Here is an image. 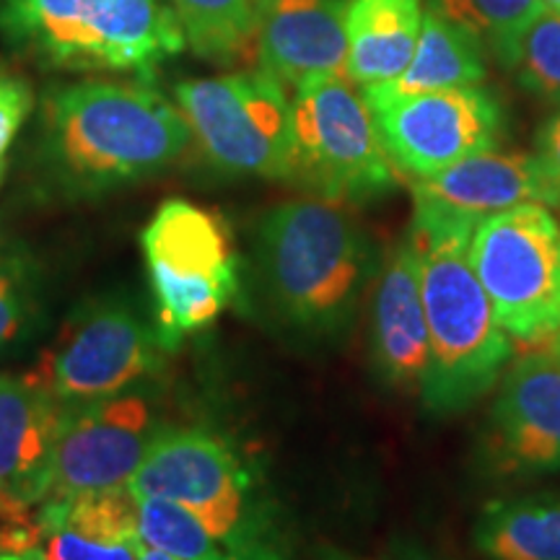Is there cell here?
Segmentation results:
<instances>
[{"label": "cell", "instance_id": "18", "mask_svg": "<svg viewBox=\"0 0 560 560\" xmlns=\"http://www.w3.org/2000/svg\"><path fill=\"white\" fill-rule=\"evenodd\" d=\"M68 408L26 376L0 374V509L39 506L47 462Z\"/></svg>", "mask_w": 560, "mask_h": 560}, {"label": "cell", "instance_id": "31", "mask_svg": "<svg viewBox=\"0 0 560 560\" xmlns=\"http://www.w3.org/2000/svg\"><path fill=\"white\" fill-rule=\"evenodd\" d=\"M0 560H42V558L34 556V552H30V556H13V552L0 550Z\"/></svg>", "mask_w": 560, "mask_h": 560}, {"label": "cell", "instance_id": "25", "mask_svg": "<svg viewBox=\"0 0 560 560\" xmlns=\"http://www.w3.org/2000/svg\"><path fill=\"white\" fill-rule=\"evenodd\" d=\"M520 83L535 96L560 102V13L545 9L524 37L520 62Z\"/></svg>", "mask_w": 560, "mask_h": 560}, {"label": "cell", "instance_id": "15", "mask_svg": "<svg viewBox=\"0 0 560 560\" xmlns=\"http://www.w3.org/2000/svg\"><path fill=\"white\" fill-rule=\"evenodd\" d=\"M412 200L416 210L480 223L522 202L548 206V187L535 156L490 149L418 179Z\"/></svg>", "mask_w": 560, "mask_h": 560}, {"label": "cell", "instance_id": "8", "mask_svg": "<svg viewBox=\"0 0 560 560\" xmlns=\"http://www.w3.org/2000/svg\"><path fill=\"white\" fill-rule=\"evenodd\" d=\"M177 107L219 170L265 179L296 177L289 91L265 70L179 83Z\"/></svg>", "mask_w": 560, "mask_h": 560}, {"label": "cell", "instance_id": "6", "mask_svg": "<svg viewBox=\"0 0 560 560\" xmlns=\"http://www.w3.org/2000/svg\"><path fill=\"white\" fill-rule=\"evenodd\" d=\"M156 335L164 348L200 332L240 296V270L221 215L190 200L161 202L143 229Z\"/></svg>", "mask_w": 560, "mask_h": 560}, {"label": "cell", "instance_id": "7", "mask_svg": "<svg viewBox=\"0 0 560 560\" xmlns=\"http://www.w3.org/2000/svg\"><path fill=\"white\" fill-rule=\"evenodd\" d=\"M470 262L511 340L545 346L560 332V223L548 206L522 202L482 219Z\"/></svg>", "mask_w": 560, "mask_h": 560}, {"label": "cell", "instance_id": "29", "mask_svg": "<svg viewBox=\"0 0 560 560\" xmlns=\"http://www.w3.org/2000/svg\"><path fill=\"white\" fill-rule=\"evenodd\" d=\"M380 560H431L423 550L416 548V545H395V548L387 550V556Z\"/></svg>", "mask_w": 560, "mask_h": 560}, {"label": "cell", "instance_id": "3", "mask_svg": "<svg viewBox=\"0 0 560 560\" xmlns=\"http://www.w3.org/2000/svg\"><path fill=\"white\" fill-rule=\"evenodd\" d=\"M0 34L60 70L149 73L185 47L166 0H0Z\"/></svg>", "mask_w": 560, "mask_h": 560}, {"label": "cell", "instance_id": "14", "mask_svg": "<svg viewBox=\"0 0 560 560\" xmlns=\"http://www.w3.org/2000/svg\"><path fill=\"white\" fill-rule=\"evenodd\" d=\"M348 0H270L257 34L260 70L296 91L319 75H346Z\"/></svg>", "mask_w": 560, "mask_h": 560}, {"label": "cell", "instance_id": "10", "mask_svg": "<svg viewBox=\"0 0 560 560\" xmlns=\"http://www.w3.org/2000/svg\"><path fill=\"white\" fill-rule=\"evenodd\" d=\"M161 350L156 327L109 301L70 319L26 380L70 408L109 400L149 376Z\"/></svg>", "mask_w": 560, "mask_h": 560}, {"label": "cell", "instance_id": "1", "mask_svg": "<svg viewBox=\"0 0 560 560\" xmlns=\"http://www.w3.org/2000/svg\"><path fill=\"white\" fill-rule=\"evenodd\" d=\"M192 130L185 115L143 83L83 81L45 100V145L79 190H104L174 164Z\"/></svg>", "mask_w": 560, "mask_h": 560}, {"label": "cell", "instance_id": "21", "mask_svg": "<svg viewBox=\"0 0 560 560\" xmlns=\"http://www.w3.org/2000/svg\"><path fill=\"white\" fill-rule=\"evenodd\" d=\"M488 560H560V493L490 501L475 522Z\"/></svg>", "mask_w": 560, "mask_h": 560}, {"label": "cell", "instance_id": "5", "mask_svg": "<svg viewBox=\"0 0 560 560\" xmlns=\"http://www.w3.org/2000/svg\"><path fill=\"white\" fill-rule=\"evenodd\" d=\"M136 499L190 509L242 560H289L268 511L255 501V482L226 441L200 429L156 431L130 478Z\"/></svg>", "mask_w": 560, "mask_h": 560}, {"label": "cell", "instance_id": "34", "mask_svg": "<svg viewBox=\"0 0 560 560\" xmlns=\"http://www.w3.org/2000/svg\"><path fill=\"white\" fill-rule=\"evenodd\" d=\"M0 177H3V166H0Z\"/></svg>", "mask_w": 560, "mask_h": 560}, {"label": "cell", "instance_id": "32", "mask_svg": "<svg viewBox=\"0 0 560 560\" xmlns=\"http://www.w3.org/2000/svg\"><path fill=\"white\" fill-rule=\"evenodd\" d=\"M545 348L548 350H552V353H558L560 355V332L558 335H552V338L545 342Z\"/></svg>", "mask_w": 560, "mask_h": 560}, {"label": "cell", "instance_id": "4", "mask_svg": "<svg viewBox=\"0 0 560 560\" xmlns=\"http://www.w3.org/2000/svg\"><path fill=\"white\" fill-rule=\"evenodd\" d=\"M369 242L340 202L291 200L260 229V260L272 301L293 325L338 330L369 276Z\"/></svg>", "mask_w": 560, "mask_h": 560}, {"label": "cell", "instance_id": "30", "mask_svg": "<svg viewBox=\"0 0 560 560\" xmlns=\"http://www.w3.org/2000/svg\"><path fill=\"white\" fill-rule=\"evenodd\" d=\"M138 560H179V558H174V556H170V552H164V550H159V548H151V545L140 542Z\"/></svg>", "mask_w": 560, "mask_h": 560}, {"label": "cell", "instance_id": "2", "mask_svg": "<svg viewBox=\"0 0 560 560\" xmlns=\"http://www.w3.org/2000/svg\"><path fill=\"white\" fill-rule=\"evenodd\" d=\"M475 226L416 210L408 236L420 260V296L433 353V380L423 402L439 412L459 410L486 395L511 359V338L470 262Z\"/></svg>", "mask_w": 560, "mask_h": 560}, {"label": "cell", "instance_id": "22", "mask_svg": "<svg viewBox=\"0 0 560 560\" xmlns=\"http://www.w3.org/2000/svg\"><path fill=\"white\" fill-rule=\"evenodd\" d=\"M270 0H170L185 47L210 62H242L255 55Z\"/></svg>", "mask_w": 560, "mask_h": 560}, {"label": "cell", "instance_id": "23", "mask_svg": "<svg viewBox=\"0 0 560 560\" xmlns=\"http://www.w3.org/2000/svg\"><path fill=\"white\" fill-rule=\"evenodd\" d=\"M429 9L470 32L503 70H514L524 37L545 11V3L542 0H429Z\"/></svg>", "mask_w": 560, "mask_h": 560}, {"label": "cell", "instance_id": "28", "mask_svg": "<svg viewBox=\"0 0 560 560\" xmlns=\"http://www.w3.org/2000/svg\"><path fill=\"white\" fill-rule=\"evenodd\" d=\"M537 166H540L545 187H548V208H560V112L545 122L537 136Z\"/></svg>", "mask_w": 560, "mask_h": 560}, {"label": "cell", "instance_id": "13", "mask_svg": "<svg viewBox=\"0 0 560 560\" xmlns=\"http://www.w3.org/2000/svg\"><path fill=\"white\" fill-rule=\"evenodd\" d=\"M488 452L501 472L560 470V355L535 350L503 374L488 416Z\"/></svg>", "mask_w": 560, "mask_h": 560}, {"label": "cell", "instance_id": "26", "mask_svg": "<svg viewBox=\"0 0 560 560\" xmlns=\"http://www.w3.org/2000/svg\"><path fill=\"white\" fill-rule=\"evenodd\" d=\"M34 107V91L19 75L0 70V166H5L13 138L19 136L21 125L26 122Z\"/></svg>", "mask_w": 560, "mask_h": 560}, {"label": "cell", "instance_id": "27", "mask_svg": "<svg viewBox=\"0 0 560 560\" xmlns=\"http://www.w3.org/2000/svg\"><path fill=\"white\" fill-rule=\"evenodd\" d=\"M26 317H30V304L19 278L0 270V350L19 338Z\"/></svg>", "mask_w": 560, "mask_h": 560}, {"label": "cell", "instance_id": "20", "mask_svg": "<svg viewBox=\"0 0 560 560\" xmlns=\"http://www.w3.org/2000/svg\"><path fill=\"white\" fill-rule=\"evenodd\" d=\"M486 75V50L480 42L467 30L429 9L423 13V26H420L416 52L408 68L395 81L363 86L361 94L369 107H376V104L402 100V96L480 86Z\"/></svg>", "mask_w": 560, "mask_h": 560}, {"label": "cell", "instance_id": "12", "mask_svg": "<svg viewBox=\"0 0 560 560\" xmlns=\"http://www.w3.org/2000/svg\"><path fill=\"white\" fill-rule=\"evenodd\" d=\"M153 436L151 408L136 395L73 405L47 462L42 501L130 486Z\"/></svg>", "mask_w": 560, "mask_h": 560}, {"label": "cell", "instance_id": "24", "mask_svg": "<svg viewBox=\"0 0 560 560\" xmlns=\"http://www.w3.org/2000/svg\"><path fill=\"white\" fill-rule=\"evenodd\" d=\"M138 532L145 545L179 560H242L190 509L172 501L136 499Z\"/></svg>", "mask_w": 560, "mask_h": 560}, {"label": "cell", "instance_id": "9", "mask_svg": "<svg viewBox=\"0 0 560 560\" xmlns=\"http://www.w3.org/2000/svg\"><path fill=\"white\" fill-rule=\"evenodd\" d=\"M296 177L322 200L353 202L387 192L395 164L384 151L374 112L346 75H319L293 91Z\"/></svg>", "mask_w": 560, "mask_h": 560}, {"label": "cell", "instance_id": "33", "mask_svg": "<svg viewBox=\"0 0 560 560\" xmlns=\"http://www.w3.org/2000/svg\"><path fill=\"white\" fill-rule=\"evenodd\" d=\"M542 3H545V9L560 13V0H542Z\"/></svg>", "mask_w": 560, "mask_h": 560}, {"label": "cell", "instance_id": "11", "mask_svg": "<svg viewBox=\"0 0 560 560\" xmlns=\"http://www.w3.org/2000/svg\"><path fill=\"white\" fill-rule=\"evenodd\" d=\"M369 109L395 170L418 179L490 151L503 132L501 104L482 86L402 96Z\"/></svg>", "mask_w": 560, "mask_h": 560}, {"label": "cell", "instance_id": "16", "mask_svg": "<svg viewBox=\"0 0 560 560\" xmlns=\"http://www.w3.org/2000/svg\"><path fill=\"white\" fill-rule=\"evenodd\" d=\"M374 359L395 387L425 397L433 353L420 296V260L410 240L384 262L374 299Z\"/></svg>", "mask_w": 560, "mask_h": 560}, {"label": "cell", "instance_id": "17", "mask_svg": "<svg viewBox=\"0 0 560 560\" xmlns=\"http://www.w3.org/2000/svg\"><path fill=\"white\" fill-rule=\"evenodd\" d=\"M34 527V556L42 560H138L143 542L138 501L128 486L42 501Z\"/></svg>", "mask_w": 560, "mask_h": 560}, {"label": "cell", "instance_id": "19", "mask_svg": "<svg viewBox=\"0 0 560 560\" xmlns=\"http://www.w3.org/2000/svg\"><path fill=\"white\" fill-rule=\"evenodd\" d=\"M423 0H348L346 79L380 86L408 68L423 26Z\"/></svg>", "mask_w": 560, "mask_h": 560}]
</instances>
